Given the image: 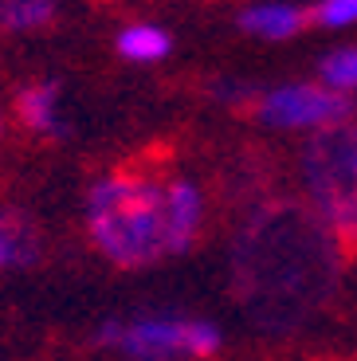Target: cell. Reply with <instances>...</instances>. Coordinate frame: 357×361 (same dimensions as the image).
<instances>
[{
	"label": "cell",
	"instance_id": "obj_6",
	"mask_svg": "<svg viewBox=\"0 0 357 361\" xmlns=\"http://www.w3.org/2000/svg\"><path fill=\"white\" fill-rule=\"evenodd\" d=\"M165 189H169L173 255H181V252H188L193 240L200 235V224H205V192H200L188 177H169L165 180Z\"/></svg>",
	"mask_w": 357,
	"mask_h": 361
},
{
	"label": "cell",
	"instance_id": "obj_4",
	"mask_svg": "<svg viewBox=\"0 0 357 361\" xmlns=\"http://www.w3.org/2000/svg\"><path fill=\"white\" fill-rule=\"evenodd\" d=\"M95 342L114 350L122 361H208L220 353L224 334L208 318L138 314L102 322Z\"/></svg>",
	"mask_w": 357,
	"mask_h": 361
},
{
	"label": "cell",
	"instance_id": "obj_10",
	"mask_svg": "<svg viewBox=\"0 0 357 361\" xmlns=\"http://www.w3.org/2000/svg\"><path fill=\"white\" fill-rule=\"evenodd\" d=\"M118 55L122 59H130V63H157V59H165L173 47L169 32H161L157 24H130L118 32L114 39Z\"/></svg>",
	"mask_w": 357,
	"mask_h": 361
},
{
	"label": "cell",
	"instance_id": "obj_13",
	"mask_svg": "<svg viewBox=\"0 0 357 361\" xmlns=\"http://www.w3.org/2000/svg\"><path fill=\"white\" fill-rule=\"evenodd\" d=\"M310 16L322 27H353L357 24V0H318Z\"/></svg>",
	"mask_w": 357,
	"mask_h": 361
},
{
	"label": "cell",
	"instance_id": "obj_11",
	"mask_svg": "<svg viewBox=\"0 0 357 361\" xmlns=\"http://www.w3.org/2000/svg\"><path fill=\"white\" fill-rule=\"evenodd\" d=\"M59 16V0H0L4 32H44Z\"/></svg>",
	"mask_w": 357,
	"mask_h": 361
},
{
	"label": "cell",
	"instance_id": "obj_1",
	"mask_svg": "<svg viewBox=\"0 0 357 361\" xmlns=\"http://www.w3.org/2000/svg\"><path fill=\"white\" fill-rule=\"evenodd\" d=\"M338 235L306 204H267L243 224L232 252L240 298L259 326H295L334 287Z\"/></svg>",
	"mask_w": 357,
	"mask_h": 361
},
{
	"label": "cell",
	"instance_id": "obj_7",
	"mask_svg": "<svg viewBox=\"0 0 357 361\" xmlns=\"http://www.w3.org/2000/svg\"><path fill=\"white\" fill-rule=\"evenodd\" d=\"M16 114L32 134L40 137H63L67 122H63V106H59V87L55 82H32L16 94Z\"/></svg>",
	"mask_w": 357,
	"mask_h": 361
},
{
	"label": "cell",
	"instance_id": "obj_9",
	"mask_svg": "<svg viewBox=\"0 0 357 361\" xmlns=\"http://www.w3.org/2000/svg\"><path fill=\"white\" fill-rule=\"evenodd\" d=\"M40 259V232L20 212H0V271L32 267Z\"/></svg>",
	"mask_w": 357,
	"mask_h": 361
},
{
	"label": "cell",
	"instance_id": "obj_5",
	"mask_svg": "<svg viewBox=\"0 0 357 361\" xmlns=\"http://www.w3.org/2000/svg\"><path fill=\"white\" fill-rule=\"evenodd\" d=\"M251 114L275 130H322L346 122L353 114V102L346 90H334L330 82H286V87L259 90Z\"/></svg>",
	"mask_w": 357,
	"mask_h": 361
},
{
	"label": "cell",
	"instance_id": "obj_8",
	"mask_svg": "<svg viewBox=\"0 0 357 361\" xmlns=\"http://www.w3.org/2000/svg\"><path fill=\"white\" fill-rule=\"evenodd\" d=\"M303 24L306 12L298 4H286V0H263V4H251L240 12V27L259 39H291L303 32Z\"/></svg>",
	"mask_w": 357,
	"mask_h": 361
},
{
	"label": "cell",
	"instance_id": "obj_2",
	"mask_svg": "<svg viewBox=\"0 0 357 361\" xmlns=\"http://www.w3.org/2000/svg\"><path fill=\"white\" fill-rule=\"evenodd\" d=\"M87 235L102 259L138 271L173 255L169 189L145 173H110L87 192Z\"/></svg>",
	"mask_w": 357,
	"mask_h": 361
},
{
	"label": "cell",
	"instance_id": "obj_3",
	"mask_svg": "<svg viewBox=\"0 0 357 361\" xmlns=\"http://www.w3.org/2000/svg\"><path fill=\"white\" fill-rule=\"evenodd\" d=\"M298 185L306 208L338 235V244L357 247V122L310 130L298 154Z\"/></svg>",
	"mask_w": 357,
	"mask_h": 361
},
{
	"label": "cell",
	"instance_id": "obj_12",
	"mask_svg": "<svg viewBox=\"0 0 357 361\" xmlns=\"http://www.w3.org/2000/svg\"><path fill=\"white\" fill-rule=\"evenodd\" d=\"M322 82H330L334 90H357V47H341L322 59Z\"/></svg>",
	"mask_w": 357,
	"mask_h": 361
}]
</instances>
